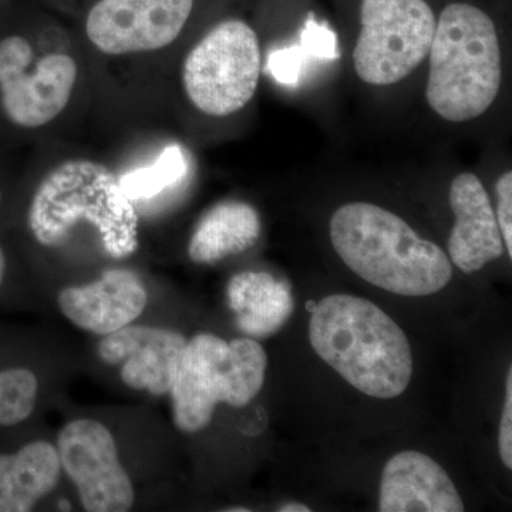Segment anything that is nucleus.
<instances>
[{
	"mask_svg": "<svg viewBox=\"0 0 512 512\" xmlns=\"http://www.w3.org/2000/svg\"><path fill=\"white\" fill-rule=\"evenodd\" d=\"M424 80V103L447 126L484 119L500 100L505 50L490 13L470 0H453L437 13Z\"/></svg>",
	"mask_w": 512,
	"mask_h": 512,
	"instance_id": "obj_1",
	"label": "nucleus"
},
{
	"mask_svg": "<svg viewBox=\"0 0 512 512\" xmlns=\"http://www.w3.org/2000/svg\"><path fill=\"white\" fill-rule=\"evenodd\" d=\"M329 237L343 264L369 284L403 296H427L453 278L447 252L420 237L396 212L350 201L333 212Z\"/></svg>",
	"mask_w": 512,
	"mask_h": 512,
	"instance_id": "obj_2",
	"label": "nucleus"
},
{
	"mask_svg": "<svg viewBox=\"0 0 512 512\" xmlns=\"http://www.w3.org/2000/svg\"><path fill=\"white\" fill-rule=\"evenodd\" d=\"M309 339L323 362L367 396L393 399L412 380L409 340L366 299L332 295L320 301L312 311Z\"/></svg>",
	"mask_w": 512,
	"mask_h": 512,
	"instance_id": "obj_3",
	"label": "nucleus"
},
{
	"mask_svg": "<svg viewBox=\"0 0 512 512\" xmlns=\"http://www.w3.org/2000/svg\"><path fill=\"white\" fill-rule=\"evenodd\" d=\"M26 224L42 247H60L74 228L89 224L110 255L123 258L138 247V217L120 178L86 158L57 165L37 185Z\"/></svg>",
	"mask_w": 512,
	"mask_h": 512,
	"instance_id": "obj_4",
	"label": "nucleus"
},
{
	"mask_svg": "<svg viewBox=\"0 0 512 512\" xmlns=\"http://www.w3.org/2000/svg\"><path fill=\"white\" fill-rule=\"evenodd\" d=\"M268 357L252 338L198 333L187 340L171 386L175 427L194 434L211 423L218 403L245 407L264 386Z\"/></svg>",
	"mask_w": 512,
	"mask_h": 512,
	"instance_id": "obj_5",
	"label": "nucleus"
},
{
	"mask_svg": "<svg viewBox=\"0 0 512 512\" xmlns=\"http://www.w3.org/2000/svg\"><path fill=\"white\" fill-rule=\"evenodd\" d=\"M437 12L429 0H360L350 67L357 82L384 92L424 69Z\"/></svg>",
	"mask_w": 512,
	"mask_h": 512,
	"instance_id": "obj_6",
	"label": "nucleus"
},
{
	"mask_svg": "<svg viewBox=\"0 0 512 512\" xmlns=\"http://www.w3.org/2000/svg\"><path fill=\"white\" fill-rule=\"evenodd\" d=\"M264 53L258 32L241 18L215 23L191 47L181 69L185 96L212 119L238 114L255 99Z\"/></svg>",
	"mask_w": 512,
	"mask_h": 512,
	"instance_id": "obj_7",
	"label": "nucleus"
},
{
	"mask_svg": "<svg viewBox=\"0 0 512 512\" xmlns=\"http://www.w3.org/2000/svg\"><path fill=\"white\" fill-rule=\"evenodd\" d=\"M79 69L66 53L36 59L32 43L22 35L0 39V110L10 124L39 128L66 109Z\"/></svg>",
	"mask_w": 512,
	"mask_h": 512,
	"instance_id": "obj_8",
	"label": "nucleus"
},
{
	"mask_svg": "<svg viewBox=\"0 0 512 512\" xmlns=\"http://www.w3.org/2000/svg\"><path fill=\"white\" fill-rule=\"evenodd\" d=\"M57 453L87 512H126L136 503V488L106 424L76 419L57 436Z\"/></svg>",
	"mask_w": 512,
	"mask_h": 512,
	"instance_id": "obj_9",
	"label": "nucleus"
},
{
	"mask_svg": "<svg viewBox=\"0 0 512 512\" xmlns=\"http://www.w3.org/2000/svg\"><path fill=\"white\" fill-rule=\"evenodd\" d=\"M195 0H97L87 13V39L104 55L156 52L173 45Z\"/></svg>",
	"mask_w": 512,
	"mask_h": 512,
	"instance_id": "obj_10",
	"label": "nucleus"
},
{
	"mask_svg": "<svg viewBox=\"0 0 512 512\" xmlns=\"http://www.w3.org/2000/svg\"><path fill=\"white\" fill-rule=\"evenodd\" d=\"M187 338L177 330L131 325L101 336L97 355L106 365L119 366L120 379L136 392L167 396Z\"/></svg>",
	"mask_w": 512,
	"mask_h": 512,
	"instance_id": "obj_11",
	"label": "nucleus"
},
{
	"mask_svg": "<svg viewBox=\"0 0 512 512\" xmlns=\"http://www.w3.org/2000/svg\"><path fill=\"white\" fill-rule=\"evenodd\" d=\"M148 303L146 286L128 269H107L99 279L67 286L57 296L64 318L84 332L107 336L136 322Z\"/></svg>",
	"mask_w": 512,
	"mask_h": 512,
	"instance_id": "obj_12",
	"label": "nucleus"
},
{
	"mask_svg": "<svg viewBox=\"0 0 512 512\" xmlns=\"http://www.w3.org/2000/svg\"><path fill=\"white\" fill-rule=\"evenodd\" d=\"M448 201L454 214L447 242L451 264L464 274H473L500 259L504 241L483 180L473 171H460L451 180Z\"/></svg>",
	"mask_w": 512,
	"mask_h": 512,
	"instance_id": "obj_13",
	"label": "nucleus"
},
{
	"mask_svg": "<svg viewBox=\"0 0 512 512\" xmlns=\"http://www.w3.org/2000/svg\"><path fill=\"white\" fill-rule=\"evenodd\" d=\"M382 512H463L457 488L446 470L420 451H403L383 470Z\"/></svg>",
	"mask_w": 512,
	"mask_h": 512,
	"instance_id": "obj_14",
	"label": "nucleus"
},
{
	"mask_svg": "<svg viewBox=\"0 0 512 512\" xmlns=\"http://www.w3.org/2000/svg\"><path fill=\"white\" fill-rule=\"evenodd\" d=\"M63 468L56 446L30 440L0 447V512H29L53 493Z\"/></svg>",
	"mask_w": 512,
	"mask_h": 512,
	"instance_id": "obj_15",
	"label": "nucleus"
},
{
	"mask_svg": "<svg viewBox=\"0 0 512 512\" xmlns=\"http://www.w3.org/2000/svg\"><path fill=\"white\" fill-rule=\"evenodd\" d=\"M227 296L238 329L252 339L274 335L293 312L291 286L269 272H239L229 281Z\"/></svg>",
	"mask_w": 512,
	"mask_h": 512,
	"instance_id": "obj_16",
	"label": "nucleus"
},
{
	"mask_svg": "<svg viewBox=\"0 0 512 512\" xmlns=\"http://www.w3.org/2000/svg\"><path fill=\"white\" fill-rule=\"evenodd\" d=\"M261 231L255 207L245 201H222L198 222L188 242V256L195 264H215L254 247Z\"/></svg>",
	"mask_w": 512,
	"mask_h": 512,
	"instance_id": "obj_17",
	"label": "nucleus"
},
{
	"mask_svg": "<svg viewBox=\"0 0 512 512\" xmlns=\"http://www.w3.org/2000/svg\"><path fill=\"white\" fill-rule=\"evenodd\" d=\"M12 346L8 336L0 333V429L22 426L39 400V377L32 367L16 362Z\"/></svg>",
	"mask_w": 512,
	"mask_h": 512,
	"instance_id": "obj_18",
	"label": "nucleus"
},
{
	"mask_svg": "<svg viewBox=\"0 0 512 512\" xmlns=\"http://www.w3.org/2000/svg\"><path fill=\"white\" fill-rule=\"evenodd\" d=\"M185 170L187 165L180 148L170 147L153 167L120 178V185L131 201L150 198L164 188L177 183L183 177Z\"/></svg>",
	"mask_w": 512,
	"mask_h": 512,
	"instance_id": "obj_19",
	"label": "nucleus"
},
{
	"mask_svg": "<svg viewBox=\"0 0 512 512\" xmlns=\"http://www.w3.org/2000/svg\"><path fill=\"white\" fill-rule=\"evenodd\" d=\"M494 212L503 237L505 252L512 258V171L507 168L498 175L494 184Z\"/></svg>",
	"mask_w": 512,
	"mask_h": 512,
	"instance_id": "obj_20",
	"label": "nucleus"
},
{
	"mask_svg": "<svg viewBox=\"0 0 512 512\" xmlns=\"http://www.w3.org/2000/svg\"><path fill=\"white\" fill-rule=\"evenodd\" d=\"M301 49L318 59H336L338 45L336 37L325 26H320L313 20L305 26L301 35Z\"/></svg>",
	"mask_w": 512,
	"mask_h": 512,
	"instance_id": "obj_21",
	"label": "nucleus"
},
{
	"mask_svg": "<svg viewBox=\"0 0 512 512\" xmlns=\"http://www.w3.org/2000/svg\"><path fill=\"white\" fill-rule=\"evenodd\" d=\"M301 47H291L272 53L269 57V70L279 83L292 84L298 80L301 66Z\"/></svg>",
	"mask_w": 512,
	"mask_h": 512,
	"instance_id": "obj_22",
	"label": "nucleus"
},
{
	"mask_svg": "<svg viewBox=\"0 0 512 512\" xmlns=\"http://www.w3.org/2000/svg\"><path fill=\"white\" fill-rule=\"evenodd\" d=\"M498 447L504 466L512 468V369L508 370L507 383H505V403L503 417H501L500 434H498Z\"/></svg>",
	"mask_w": 512,
	"mask_h": 512,
	"instance_id": "obj_23",
	"label": "nucleus"
},
{
	"mask_svg": "<svg viewBox=\"0 0 512 512\" xmlns=\"http://www.w3.org/2000/svg\"><path fill=\"white\" fill-rule=\"evenodd\" d=\"M10 272H12V268H10L9 254L5 245L0 242V301L9 291Z\"/></svg>",
	"mask_w": 512,
	"mask_h": 512,
	"instance_id": "obj_24",
	"label": "nucleus"
},
{
	"mask_svg": "<svg viewBox=\"0 0 512 512\" xmlns=\"http://www.w3.org/2000/svg\"><path fill=\"white\" fill-rule=\"evenodd\" d=\"M278 511L281 512H311V508L306 507V505L303 504H285L282 505L281 508H278Z\"/></svg>",
	"mask_w": 512,
	"mask_h": 512,
	"instance_id": "obj_25",
	"label": "nucleus"
},
{
	"mask_svg": "<svg viewBox=\"0 0 512 512\" xmlns=\"http://www.w3.org/2000/svg\"><path fill=\"white\" fill-rule=\"evenodd\" d=\"M228 511H231V512H237V511L248 512V511H251V510H248V508H231V510H228Z\"/></svg>",
	"mask_w": 512,
	"mask_h": 512,
	"instance_id": "obj_26",
	"label": "nucleus"
}]
</instances>
